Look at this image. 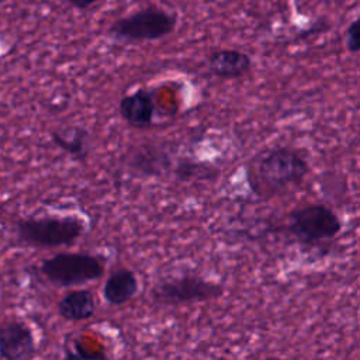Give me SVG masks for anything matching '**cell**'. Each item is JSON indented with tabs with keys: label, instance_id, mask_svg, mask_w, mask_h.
I'll return each instance as SVG.
<instances>
[{
	"label": "cell",
	"instance_id": "obj_1",
	"mask_svg": "<svg viewBox=\"0 0 360 360\" xmlns=\"http://www.w3.org/2000/svg\"><path fill=\"white\" fill-rule=\"evenodd\" d=\"M309 173L307 158L291 146H276L263 153L255 165L253 180L259 188L276 193L298 186Z\"/></svg>",
	"mask_w": 360,
	"mask_h": 360
},
{
	"label": "cell",
	"instance_id": "obj_2",
	"mask_svg": "<svg viewBox=\"0 0 360 360\" xmlns=\"http://www.w3.org/2000/svg\"><path fill=\"white\" fill-rule=\"evenodd\" d=\"M84 232L86 222L75 215L27 217L15 222L18 240L34 248L72 246Z\"/></svg>",
	"mask_w": 360,
	"mask_h": 360
},
{
	"label": "cell",
	"instance_id": "obj_3",
	"mask_svg": "<svg viewBox=\"0 0 360 360\" xmlns=\"http://www.w3.org/2000/svg\"><path fill=\"white\" fill-rule=\"evenodd\" d=\"M177 27V14L158 6H148L115 20L107 35L121 44L158 41L170 35Z\"/></svg>",
	"mask_w": 360,
	"mask_h": 360
},
{
	"label": "cell",
	"instance_id": "obj_4",
	"mask_svg": "<svg viewBox=\"0 0 360 360\" xmlns=\"http://www.w3.org/2000/svg\"><path fill=\"white\" fill-rule=\"evenodd\" d=\"M105 270V257L87 252H59L39 264L41 274L56 287H75L98 280Z\"/></svg>",
	"mask_w": 360,
	"mask_h": 360
},
{
	"label": "cell",
	"instance_id": "obj_5",
	"mask_svg": "<svg viewBox=\"0 0 360 360\" xmlns=\"http://www.w3.org/2000/svg\"><path fill=\"white\" fill-rule=\"evenodd\" d=\"M284 229L301 243H318L336 238L343 222L328 205L311 202L288 212Z\"/></svg>",
	"mask_w": 360,
	"mask_h": 360
},
{
	"label": "cell",
	"instance_id": "obj_6",
	"mask_svg": "<svg viewBox=\"0 0 360 360\" xmlns=\"http://www.w3.org/2000/svg\"><path fill=\"white\" fill-rule=\"evenodd\" d=\"M224 292V285L219 283L195 274H181L155 283L150 288V300L156 305L177 307L218 300Z\"/></svg>",
	"mask_w": 360,
	"mask_h": 360
},
{
	"label": "cell",
	"instance_id": "obj_7",
	"mask_svg": "<svg viewBox=\"0 0 360 360\" xmlns=\"http://www.w3.org/2000/svg\"><path fill=\"white\" fill-rule=\"evenodd\" d=\"M174 160V152L167 143L146 142L129 150L125 166L135 176L150 179L170 173Z\"/></svg>",
	"mask_w": 360,
	"mask_h": 360
},
{
	"label": "cell",
	"instance_id": "obj_8",
	"mask_svg": "<svg viewBox=\"0 0 360 360\" xmlns=\"http://www.w3.org/2000/svg\"><path fill=\"white\" fill-rule=\"evenodd\" d=\"M37 353L32 329L18 321L7 319L0 323V357L6 360L31 359Z\"/></svg>",
	"mask_w": 360,
	"mask_h": 360
},
{
	"label": "cell",
	"instance_id": "obj_9",
	"mask_svg": "<svg viewBox=\"0 0 360 360\" xmlns=\"http://www.w3.org/2000/svg\"><path fill=\"white\" fill-rule=\"evenodd\" d=\"M120 117L135 129L150 128L156 115L155 91L148 87H139L125 94L118 101Z\"/></svg>",
	"mask_w": 360,
	"mask_h": 360
},
{
	"label": "cell",
	"instance_id": "obj_10",
	"mask_svg": "<svg viewBox=\"0 0 360 360\" xmlns=\"http://www.w3.org/2000/svg\"><path fill=\"white\" fill-rule=\"evenodd\" d=\"M207 69L215 77L236 79L252 69V58L249 53L233 48L217 49L208 55Z\"/></svg>",
	"mask_w": 360,
	"mask_h": 360
},
{
	"label": "cell",
	"instance_id": "obj_11",
	"mask_svg": "<svg viewBox=\"0 0 360 360\" xmlns=\"http://www.w3.org/2000/svg\"><path fill=\"white\" fill-rule=\"evenodd\" d=\"M138 290L139 280L136 274L128 267H118L105 278L101 294L108 305L121 307L129 302L136 295Z\"/></svg>",
	"mask_w": 360,
	"mask_h": 360
},
{
	"label": "cell",
	"instance_id": "obj_12",
	"mask_svg": "<svg viewBox=\"0 0 360 360\" xmlns=\"http://www.w3.org/2000/svg\"><path fill=\"white\" fill-rule=\"evenodd\" d=\"M51 141L76 160H84L89 156L90 132L83 125L73 124L56 128L51 132Z\"/></svg>",
	"mask_w": 360,
	"mask_h": 360
},
{
	"label": "cell",
	"instance_id": "obj_13",
	"mask_svg": "<svg viewBox=\"0 0 360 360\" xmlns=\"http://www.w3.org/2000/svg\"><path fill=\"white\" fill-rule=\"evenodd\" d=\"M97 305L94 294L90 290H70L56 304L58 315L70 322L90 319L96 314Z\"/></svg>",
	"mask_w": 360,
	"mask_h": 360
},
{
	"label": "cell",
	"instance_id": "obj_14",
	"mask_svg": "<svg viewBox=\"0 0 360 360\" xmlns=\"http://www.w3.org/2000/svg\"><path fill=\"white\" fill-rule=\"evenodd\" d=\"M172 176L181 183L195 180H212L218 174V169L207 162H198L191 158L176 159L170 170Z\"/></svg>",
	"mask_w": 360,
	"mask_h": 360
},
{
	"label": "cell",
	"instance_id": "obj_15",
	"mask_svg": "<svg viewBox=\"0 0 360 360\" xmlns=\"http://www.w3.org/2000/svg\"><path fill=\"white\" fill-rule=\"evenodd\" d=\"M345 45H346V49L356 55L360 49V39H359V20L354 18L346 28V32H345Z\"/></svg>",
	"mask_w": 360,
	"mask_h": 360
},
{
	"label": "cell",
	"instance_id": "obj_16",
	"mask_svg": "<svg viewBox=\"0 0 360 360\" xmlns=\"http://www.w3.org/2000/svg\"><path fill=\"white\" fill-rule=\"evenodd\" d=\"M68 4L77 10H89L91 6H94L98 0H65Z\"/></svg>",
	"mask_w": 360,
	"mask_h": 360
}]
</instances>
